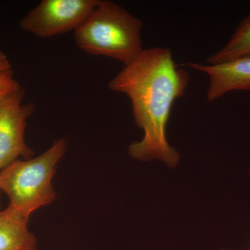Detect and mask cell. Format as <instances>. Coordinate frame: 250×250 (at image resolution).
Segmentation results:
<instances>
[{
    "label": "cell",
    "instance_id": "1",
    "mask_svg": "<svg viewBox=\"0 0 250 250\" xmlns=\"http://www.w3.org/2000/svg\"><path fill=\"white\" fill-rule=\"evenodd\" d=\"M189 82L190 75L176 65L172 50L159 47L143 49L110 81V90L129 97L135 123L144 131L143 139L129 146L133 159L177 165L179 155L167 142L166 126L174 102L183 96Z\"/></svg>",
    "mask_w": 250,
    "mask_h": 250
},
{
    "label": "cell",
    "instance_id": "2",
    "mask_svg": "<svg viewBox=\"0 0 250 250\" xmlns=\"http://www.w3.org/2000/svg\"><path fill=\"white\" fill-rule=\"evenodd\" d=\"M142 27V21L120 5L109 0H98L75 31V42L87 54L111 57L125 66L144 49Z\"/></svg>",
    "mask_w": 250,
    "mask_h": 250
},
{
    "label": "cell",
    "instance_id": "3",
    "mask_svg": "<svg viewBox=\"0 0 250 250\" xmlns=\"http://www.w3.org/2000/svg\"><path fill=\"white\" fill-rule=\"evenodd\" d=\"M65 140H57L36 158L18 160L0 171V191L9 198V207L25 218L55 200L52 179L66 151Z\"/></svg>",
    "mask_w": 250,
    "mask_h": 250
},
{
    "label": "cell",
    "instance_id": "4",
    "mask_svg": "<svg viewBox=\"0 0 250 250\" xmlns=\"http://www.w3.org/2000/svg\"><path fill=\"white\" fill-rule=\"evenodd\" d=\"M98 2V0H42L21 20L20 27L42 39L75 31Z\"/></svg>",
    "mask_w": 250,
    "mask_h": 250
},
{
    "label": "cell",
    "instance_id": "5",
    "mask_svg": "<svg viewBox=\"0 0 250 250\" xmlns=\"http://www.w3.org/2000/svg\"><path fill=\"white\" fill-rule=\"evenodd\" d=\"M24 93L21 88L0 99V171L21 157L29 159L34 155L24 141V132L36 108L33 103H23Z\"/></svg>",
    "mask_w": 250,
    "mask_h": 250
},
{
    "label": "cell",
    "instance_id": "6",
    "mask_svg": "<svg viewBox=\"0 0 250 250\" xmlns=\"http://www.w3.org/2000/svg\"><path fill=\"white\" fill-rule=\"evenodd\" d=\"M187 65L208 75L209 85L207 98L209 103L233 90H250V57L213 65L190 62Z\"/></svg>",
    "mask_w": 250,
    "mask_h": 250
},
{
    "label": "cell",
    "instance_id": "7",
    "mask_svg": "<svg viewBox=\"0 0 250 250\" xmlns=\"http://www.w3.org/2000/svg\"><path fill=\"white\" fill-rule=\"evenodd\" d=\"M29 218L8 206L0 210V250H27L36 247L35 236L28 228Z\"/></svg>",
    "mask_w": 250,
    "mask_h": 250
},
{
    "label": "cell",
    "instance_id": "8",
    "mask_svg": "<svg viewBox=\"0 0 250 250\" xmlns=\"http://www.w3.org/2000/svg\"><path fill=\"white\" fill-rule=\"evenodd\" d=\"M246 57H250V14L241 21L228 43L208 57L207 62L213 65Z\"/></svg>",
    "mask_w": 250,
    "mask_h": 250
},
{
    "label": "cell",
    "instance_id": "9",
    "mask_svg": "<svg viewBox=\"0 0 250 250\" xmlns=\"http://www.w3.org/2000/svg\"><path fill=\"white\" fill-rule=\"evenodd\" d=\"M22 88L13 76V72H0V99Z\"/></svg>",
    "mask_w": 250,
    "mask_h": 250
},
{
    "label": "cell",
    "instance_id": "10",
    "mask_svg": "<svg viewBox=\"0 0 250 250\" xmlns=\"http://www.w3.org/2000/svg\"><path fill=\"white\" fill-rule=\"evenodd\" d=\"M12 71V65L7 56L0 51V72Z\"/></svg>",
    "mask_w": 250,
    "mask_h": 250
},
{
    "label": "cell",
    "instance_id": "11",
    "mask_svg": "<svg viewBox=\"0 0 250 250\" xmlns=\"http://www.w3.org/2000/svg\"><path fill=\"white\" fill-rule=\"evenodd\" d=\"M27 250H37V248H36V247H34V248H31V249H29Z\"/></svg>",
    "mask_w": 250,
    "mask_h": 250
},
{
    "label": "cell",
    "instance_id": "12",
    "mask_svg": "<svg viewBox=\"0 0 250 250\" xmlns=\"http://www.w3.org/2000/svg\"><path fill=\"white\" fill-rule=\"evenodd\" d=\"M228 250L223 249V250Z\"/></svg>",
    "mask_w": 250,
    "mask_h": 250
},
{
    "label": "cell",
    "instance_id": "13",
    "mask_svg": "<svg viewBox=\"0 0 250 250\" xmlns=\"http://www.w3.org/2000/svg\"></svg>",
    "mask_w": 250,
    "mask_h": 250
}]
</instances>
